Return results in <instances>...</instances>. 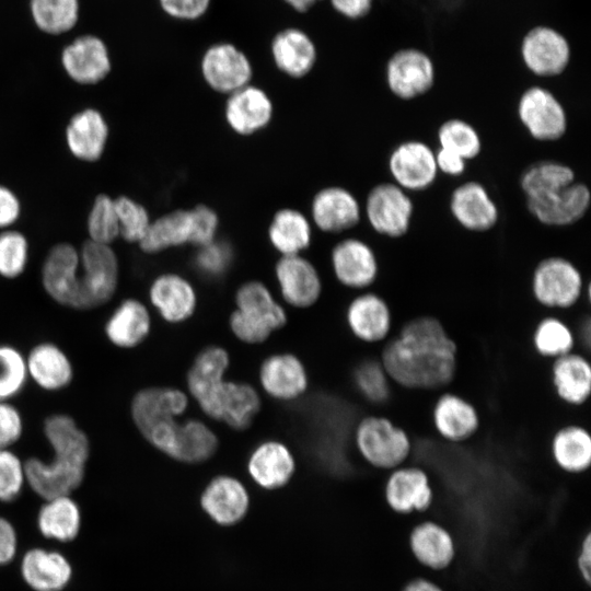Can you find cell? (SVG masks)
<instances>
[{
  "label": "cell",
  "mask_w": 591,
  "mask_h": 591,
  "mask_svg": "<svg viewBox=\"0 0 591 591\" xmlns=\"http://www.w3.org/2000/svg\"><path fill=\"white\" fill-rule=\"evenodd\" d=\"M224 119L240 136L265 129L274 117V103L263 89L247 84L227 95Z\"/></svg>",
  "instance_id": "20"
},
{
  "label": "cell",
  "mask_w": 591,
  "mask_h": 591,
  "mask_svg": "<svg viewBox=\"0 0 591 591\" xmlns=\"http://www.w3.org/2000/svg\"><path fill=\"white\" fill-rule=\"evenodd\" d=\"M531 346L540 358L552 361L576 350L577 338L573 328L564 317L546 313L532 329Z\"/></svg>",
  "instance_id": "39"
},
{
  "label": "cell",
  "mask_w": 591,
  "mask_h": 591,
  "mask_svg": "<svg viewBox=\"0 0 591 591\" xmlns=\"http://www.w3.org/2000/svg\"><path fill=\"white\" fill-rule=\"evenodd\" d=\"M440 148L462 157L465 161L475 159L482 150L477 130L467 121L451 118L441 124L437 132Z\"/></svg>",
  "instance_id": "47"
},
{
  "label": "cell",
  "mask_w": 591,
  "mask_h": 591,
  "mask_svg": "<svg viewBox=\"0 0 591 591\" xmlns=\"http://www.w3.org/2000/svg\"><path fill=\"white\" fill-rule=\"evenodd\" d=\"M218 444L216 433L205 422L183 420L172 459L188 464L201 463L216 453Z\"/></svg>",
  "instance_id": "44"
},
{
  "label": "cell",
  "mask_w": 591,
  "mask_h": 591,
  "mask_svg": "<svg viewBox=\"0 0 591 591\" xmlns=\"http://www.w3.org/2000/svg\"><path fill=\"white\" fill-rule=\"evenodd\" d=\"M354 442L361 457L379 470L392 471L404 465L413 452L409 432L384 415L362 417L355 426Z\"/></svg>",
  "instance_id": "5"
},
{
  "label": "cell",
  "mask_w": 591,
  "mask_h": 591,
  "mask_svg": "<svg viewBox=\"0 0 591 591\" xmlns=\"http://www.w3.org/2000/svg\"><path fill=\"white\" fill-rule=\"evenodd\" d=\"M114 201L119 235L126 242L139 244L152 221L148 210L144 206L128 196H119Z\"/></svg>",
  "instance_id": "50"
},
{
  "label": "cell",
  "mask_w": 591,
  "mask_h": 591,
  "mask_svg": "<svg viewBox=\"0 0 591 591\" xmlns=\"http://www.w3.org/2000/svg\"><path fill=\"white\" fill-rule=\"evenodd\" d=\"M21 573L35 591H60L70 581L72 568L60 553L33 548L23 556Z\"/></svg>",
  "instance_id": "35"
},
{
  "label": "cell",
  "mask_w": 591,
  "mask_h": 591,
  "mask_svg": "<svg viewBox=\"0 0 591 591\" xmlns=\"http://www.w3.org/2000/svg\"><path fill=\"white\" fill-rule=\"evenodd\" d=\"M201 74L216 92L231 94L251 84L253 69L246 55L229 43L209 47L201 58Z\"/></svg>",
  "instance_id": "16"
},
{
  "label": "cell",
  "mask_w": 591,
  "mask_h": 591,
  "mask_svg": "<svg viewBox=\"0 0 591 591\" xmlns=\"http://www.w3.org/2000/svg\"><path fill=\"white\" fill-rule=\"evenodd\" d=\"M373 0H331L333 9L348 20H360L367 16Z\"/></svg>",
  "instance_id": "58"
},
{
  "label": "cell",
  "mask_w": 591,
  "mask_h": 591,
  "mask_svg": "<svg viewBox=\"0 0 591 591\" xmlns=\"http://www.w3.org/2000/svg\"><path fill=\"white\" fill-rule=\"evenodd\" d=\"M275 276L282 299L291 306L305 309L322 294L321 276L311 260L300 255L280 256Z\"/></svg>",
  "instance_id": "19"
},
{
  "label": "cell",
  "mask_w": 591,
  "mask_h": 591,
  "mask_svg": "<svg viewBox=\"0 0 591 591\" xmlns=\"http://www.w3.org/2000/svg\"><path fill=\"white\" fill-rule=\"evenodd\" d=\"M188 407L187 394L172 386H148L136 392L130 417L139 433L154 449L172 459L182 421Z\"/></svg>",
  "instance_id": "3"
},
{
  "label": "cell",
  "mask_w": 591,
  "mask_h": 591,
  "mask_svg": "<svg viewBox=\"0 0 591 591\" xmlns=\"http://www.w3.org/2000/svg\"><path fill=\"white\" fill-rule=\"evenodd\" d=\"M299 12H304L318 0H285Z\"/></svg>",
  "instance_id": "63"
},
{
  "label": "cell",
  "mask_w": 591,
  "mask_h": 591,
  "mask_svg": "<svg viewBox=\"0 0 591 591\" xmlns=\"http://www.w3.org/2000/svg\"><path fill=\"white\" fill-rule=\"evenodd\" d=\"M331 264L336 279L345 287L364 290L379 276V263L372 247L357 237L338 242L331 252Z\"/></svg>",
  "instance_id": "18"
},
{
  "label": "cell",
  "mask_w": 591,
  "mask_h": 591,
  "mask_svg": "<svg viewBox=\"0 0 591 591\" xmlns=\"http://www.w3.org/2000/svg\"><path fill=\"white\" fill-rule=\"evenodd\" d=\"M551 456L558 468L581 474L591 465V433L582 424H564L549 438Z\"/></svg>",
  "instance_id": "33"
},
{
  "label": "cell",
  "mask_w": 591,
  "mask_h": 591,
  "mask_svg": "<svg viewBox=\"0 0 591 591\" xmlns=\"http://www.w3.org/2000/svg\"><path fill=\"white\" fill-rule=\"evenodd\" d=\"M80 311L100 308L116 293L119 281L118 258L111 247L91 240L79 251Z\"/></svg>",
  "instance_id": "7"
},
{
  "label": "cell",
  "mask_w": 591,
  "mask_h": 591,
  "mask_svg": "<svg viewBox=\"0 0 591 591\" xmlns=\"http://www.w3.org/2000/svg\"><path fill=\"white\" fill-rule=\"evenodd\" d=\"M309 217L294 208L276 211L267 229L271 246L281 255H300L312 242L313 229Z\"/></svg>",
  "instance_id": "36"
},
{
  "label": "cell",
  "mask_w": 591,
  "mask_h": 591,
  "mask_svg": "<svg viewBox=\"0 0 591 591\" xmlns=\"http://www.w3.org/2000/svg\"><path fill=\"white\" fill-rule=\"evenodd\" d=\"M271 55L277 68L291 78L306 76L316 61V48L301 30L279 32L271 43Z\"/></svg>",
  "instance_id": "37"
},
{
  "label": "cell",
  "mask_w": 591,
  "mask_h": 591,
  "mask_svg": "<svg viewBox=\"0 0 591 591\" xmlns=\"http://www.w3.org/2000/svg\"><path fill=\"white\" fill-rule=\"evenodd\" d=\"M555 397L567 407H582L591 396V363L579 350L556 358L549 364Z\"/></svg>",
  "instance_id": "22"
},
{
  "label": "cell",
  "mask_w": 591,
  "mask_h": 591,
  "mask_svg": "<svg viewBox=\"0 0 591 591\" xmlns=\"http://www.w3.org/2000/svg\"><path fill=\"white\" fill-rule=\"evenodd\" d=\"M576 182L575 171L557 161H538L523 171L521 188L526 200H540Z\"/></svg>",
  "instance_id": "41"
},
{
  "label": "cell",
  "mask_w": 591,
  "mask_h": 591,
  "mask_svg": "<svg viewBox=\"0 0 591 591\" xmlns=\"http://www.w3.org/2000/svg\"><path fill=\"white\" fill-rule=\"evenodd\" d=\"M384 83L399 100L412 101L421 97L436 85L433 62L419 49H399L386 61Z\"/></svg>",
  "instance_id": "10"
},
{
  "label": "cell",
  "mask_w": 591,
  "mask_h": 591,
  "mask_svg": "<svg viewBox=\"0 0 591 591\" xmlns=\"http://www.w3.org/2000/svg\"><path fill=\"white\" fill-rule=\"evenodd\" d=\"M346 324L358 340L369 345L383 344L395 327L391 304L371 291L362 292L349 302Z\"/></svg>",
  "instance_id": "15"
},
{
  "label": "cell",
  "mask_w": 591,
  "mask_h": 591,
  "mask_svg": "<svg viewBox=\"0 0 591 591\" xmlns=\"http://www.w3.org/2000/svg\"><path fill=\"white\" fill-rule=\"evenodd\" d=\"M591 193L583 183H572L540 200H526L530 213L541 223L566 227L581 220L590 208Z\"/></svg>",
  "instance_id": "27"
},
{
  "label": "cell",
  "mask_w": 591,
  "mask_h": 591,
  "mask_svg": "<svg viewBox=\"0 0 591 591\" xmlns=\"http://www.w3.org/2000/svg\"><path fill=\"white\" fill-rule=\"evenodd\" d=\"M410 548L421 564L432 569L447 567L454 555L450 534L432 522L421 523L414 529L410 534Z\"/></svg>",
  "instance_id": "42"
},
{
  "label": "cell",
  "mask_w": 591,
  "mask_h": 591,
  "mask_svg": "<svg viewBox=\"0 0 591 591\" xmlns=\"http://www.w3.org/2000/svg\"><path fill=\"white\" fill-rule=\"evenodd\" d=\"M162 9L171 16L195 20L208 9L210 0H160Z\"/></svg>",
  "instance_id": "56"
},
{
  "label": "cell",
  "mask_w": 591,
  "mask_h": 591,
  "mask_svg": "<svg viewBox=\"0 0 591 591\" xmlns=\"http://www.w3.org/2000/svg\"><path fill=\"white\" fill-rule=\"evenodd\" d=\"M28 379L40 390L59 392L73 381L74 367L68 354L56 343L39 341L25 355Z\"/></svg>",
  "instance_id": "23"
},
{
  "label": "cell",
  "mask_w": 591,
  "mask_h": 591,
  "mask_svg": "<svg viewBox=\"0 0 591 591\" xmlns=\"http://www.w3.org/2000/svg\"><path fill=\"white\" fill-rule=\"evenodd\" d=\"M389 170L396 185L413 192L430 187L438 174L434 152L419 140L397 144L390 154Z\"/></svg>",
  "instance_id": "17"
},
{
  "label": "cell",
  "mask_w": 591,
  "mask_h": 591,
  "mask_svg": "<svg viewBox=\"0 0 591 591\" xmlns=\"http://www.w3.org/2000/svg\"><path fill=\"white\" fill-rule=\"evenodd\" d=\"M28 243L19 231L0 233V276L7 279L20 277L27 265Z\"/></svg>",
  "instance_id": "51"
},
{
  "label": "cell",
  "mask_w": 591,
  "mask_h": 591,
  "mask_svg": "<svg viewBox=\"0 0 591 591\" xmlns=\"http://www.w3.org/2000/svg\"><path fill=\"white\" fill-rule=\"evenodd\" d=\"M518 116L530 136L537 141H556L567 131L566 109L558 97L543 84H532L520 95Z\"/></svg>",
  "instance_id": "9"
},
{
  "label": "cell",
  "mask_w": 591,
  "mask_h": 591,
  "mask_svg": "<svg viewBox=\"0 0 591 591\" xmlns=\"http://www.w3.org/2000/svg\"><path fill=\"white\" fill-rule=\"evenodd\" d=\"M531 293L548 313L566 312L575 308L584 293L582 274L565 257L543 258L532 273Z\"/></svg>",
  "instance_id": "6"
},
{
  "label": "cell",
  "mask_w": 591,
  "mask_h": 591,
  "mask_svg": "<svg viewBox=\"0 0 591 591\" xmlns=\"http://www.w3.org/2000/svg\"><path fill=\"white\" fill-rule=\"evenodd\" d=\"M384 493L389 506L401 513L428 509L433 496L426 471L405 465L391 471Z\"/></svg>",
  "instance_id": "31"
},
{
  "label": "cell",
  "mask_w": 591,
  "mask_h": 591,
  "mask_svg": "<svg viewBox=\"0 0 591 591\" xmlns=\"http://www.w3.org/2000/svg\"><path fill=\"white\" fill-rule=\"evenodd\" d=\"M24 433V418L11 401L0 402V449H12Z\"/></svg>",
  "instance_id": "54"
},
{
  "label": "cell",
  "mask_w": 591,
  "mask_h": 591,
  "mask_svg": "<svg viewBox=\"0 0 591 591\" xmlns=\"http://www.w3.org/2000/svg\"><path fill=\"white\" fill-rule=\"evenodd\" d=\"M66 73L77 83L95 84L111 71V58L105 43L94 36L84 35L67 45L61 54Z\"/></svg>",
  "instance_id": "25"
},
{
  "label": "cell",
  "mask_w": 591,
  "mask_h": 591,
  "mask_svg": "<svg viewBox=\"0 0 591 591\" xmlns=\"http://www.w3.org/2000/svg\"><path fill=\"white\" fill-rule=\"evenodd\" d=\"M403 591H442L438 586L434 583L424 580V579H417L408 583Z\"/></svg>",
  "instance_id": "62"
},
{
  "label": "cell",
  "mask_w": 591,
  "mask_h": 591,
  "mask_svg": "<svg viewBox=\"0 0 591 591\" xmlns=\"http://www.w3.org/2000/svg\"><path fill=\"white\" fill-rule=\"evenodd\" d=\"M194 222V237L192 245L205 246L217 240L219 217L213 208L207 205H196L190 208Z\"/></svg>",
  "instance_id": "55"
},
{
  "label": "cell",
  "mask_w": 591,
  "mask_h": 591,
  "mask_svg": "<svg viewBox=\"0 0 591 591\" xmlns=\"http://www.w3.org/2000/svg\"><path fill=\"white\" fill-rule=\"evenodd\" d=\"M204 511L220 525H233L247 512L250 498L244 485L228 475L213 477L200 497Z\"/></svg>",
  "instance_id": "30"
},
{
  "label": "cell",
  "mask_w": 591,
  "mask_h": 591,
  "mask_svg": "<svg viewBox=\"0 0 591 591\" xmlns=\"http://www.w3.org/2000/svg\"><path fill=\"white\" fill-rule=\"evenodd\" d=\"M148 297L158 314L171 324L187 321L197 308V293L193 283L175 273L157 276L150 283Z\"/></svg>",
  "instance_id": "24"
},
{
  "label": "cell",
  "mask_w": 591,
  "mask_h": 591,
  "mask_svg": "<svg viewBox=\"0 0 591 591\" xmlns=\"http://www.w3.org/2000/svg\"><path fill=\"white\" fill-rule=\"evenodd\" d=\"M260 398L254 386L228 380L221 399L220 421L234 430L248 428L260 409Z\"/></svg>",
  "instance_id": "43"
},
{
  "label": "cell",
  "mask_w": 591,
  "mask_h": 591,
  "mask_svg": "<svg viewBox=\"0 0 591 591\" xmlns=\"http://www.w3.org/2000/svg\"><path fill=\"white\" fill-rule=\"evenodd\" d=\"M229 366L228 351L220 346H209L195 357L187 372L186 383L190 396L204 414L215 420H220Z\"/></svg>",
  "instance_id": "8"
},
{
  "label": "cell",
  "mask_w": 591,
  "mask_h": 591,
  "mask_svg": "<svg viewBox=\"0 0 591 591\" xmlns=\"http://www.w3.org/2000/svg\"><path fill=\"white\" fill-rule=\"evenodd\" d=\"M434 158L438 172L441 171L450 176H459L465 171L466 161L456 153L440 148L434 153Z\"/></svg>",
  "instance_id": "60"
},
{
  "label": "cell",
  "mask_w": 591,
  "mask_h": 591,
  "mask_svg": "<svg viewBox=\"0 0 591 591\" xmlns=\"http://www.w3.org/2000/svg\"><path fill=\"white\" fill-rule=\"evenodd\" d=\"M235 305L229 318L230 328L245 344L264 343L287 323L285 309L259 280H250L239 287Z\"/></svg>",
  "instance_id": "4"
},
{
  "label": "cell",
  "mask_w": 591,
  "mask_h": 591,
  "mask_svg": "<svg viewBox=\"0 0 591 591\" xmlns=\"http://www.w3.org/2000/svg\"><path fill=\"white\" fill-rule=\"evenodd\" d=\"M578 568L587 583L591 580V536L588 534L583 541L578 558Z\"/></svg>",
  "instance_id": "61"
},
{
  "label": "cell",
  "mask_w": 591,
  "mask_h": 591,
  "mask_svg": "<svg viewBox=\"0 0 591 591\" xmlns=\"http://www.w3.org/2000/svg\"><path fill=\"white\" fill-rule=\"evenodd\" d=\"M107 137L108 126L103 115L94 108L74 114L66 128L70 152L85 162H94L102 157Z\"/></svg>",
  "instance_id": "34"
},
{
  "label": "cell",
  "mask_w": 591,
  "mask_h": 591,
  "mask_svg": "<svg viewBox=\"0 0 591 591\" xmlns=\"http://www.w3.org/2000/svg\"><path fill=\"white\" fill-rule=\"evenodd\" d=\"M382 345L380 361L402 390L439 392L456 378L459 345L437 316L422 314L406 320Z\"/></svg>",
  "instance_id": "1"
},
{
  "label": "cell",
  "mask_w": 591,
  "mask_h": 591,
  "mask_svg": "<svg viewBox=\"0 0 591 591\" xmlns=\"http://www.w3.org/2000/svg\"><path fill=\"white\" fill-rule=\"evenodd\" d=\"M364 212L376 233L397 239L409 230L414 204L406 190L395 183H381L370 189Z\"/></svg>",
  "instance_id": "11"
},
{
  "label": "cell",
  "mask_w": 591,
  "mask_h": 591,
  "mask_svg": "<svg viewBox=\"0 0 591 591\" xmlns=\"http://www.w3.org/2000/svg\"><path fill=\"white\" fill-rule=\"evenodd\" d=\"M86 225L91 241L111 245L119 236L114 199L105 194L97 195L90 210Z\"/></svg>",
  "instance_id": "49"
},
{
  "label": "cell",
  "mask_w": 591,
  "mask_h": 591,
  "mask_svg": "<svg viewBox=\"0 0 591 591\" xmlns=\"http://www.w3.org/2000/svg\"><path fill=\"white\" fill-rule=\"evenodd\" d=\"M198 250L196 266L206 276H220L229 267L232 255L225 244L216 240Z\"/></svg>",
  "instance_id": "53"
},
{
  "label": "cell",
  "mask_w": 591,
  "mask_h": 591,
  "mask_svg": "<svg viewBox=\"0 0 591 591\" xmlns=\"http://www.w3.org/2000/svg\"><path fill=\"white\" fill-rule=\"evenodd\" d=\"M27 381L25 355L13 345L0 344V402L16 397Z\"/></svg>",
  "instance_id": "48"
},
{
  "label": "cell",
  "mask_w": 591,
  "mask_h": 591,
  "mask_svg": "<svg viewBox=\"0 0 591 591\" xmlns=\"http://www.w3.org/2000/svg\"><path fill=\"white\" fill-rule=\"evenodd\" d=\"M21 212V206L15 194L5 186L0 185V228L14 223Z\"/></svg>",
  "instance_id": "57"
},
{
  "label": "cell",
  "mask_w": 591,
  "mask_h": 591,
  "mask_svg": "<svg viewBox=\"0 0 591 591\" xmlns=\"http://www.w3.org/2000/svg\"><path fill=\"white\" fill-rule=\"evenodd\" d=\"M16 533L12 524L0 517V566L10 563L16 553Z\"/></svg>",
  "instance_id": "59"
},
{
  "label": "cell",
  "mask_w": 591,
  "mask_h": 591,
  "mask_svg": "<svg viewBox=\"0 0 591 591\" xmlns=\"http://www.w3.org/2000/svg\"><path fill=\"white\" fill-rule=\"evenodd\" d=\"M310 220L325 233H341L356 227L361 219V207L347 188L327 186L312 198Z\"/></svg>",
  "instance_id": "21"
},
{
  "label": "cell",
  "mask_w": 591,
  "mask_h": 591,
  "mask_svg": "<svg viewBox=\"0 0 591 591\" xmlns=\"http://www.w3.org/2000/svg\"><path fill=\"white\" fill-rule=\"evenodd\" d=\"M430 419L433 431L444 441L455 444L476 436L482 417L477 406L454 391L441 392L432 403Z\"/></svg>",
  "instance_id": "14"
},
{
  "label": "cell",
  "mask_w": 591,
  "mask_h": 591,
  "mask_svg": "<svg viewBox=\"0 0 591 591\" xmlns=\"http://www.w3.org/2000/svg\"><path fill=\"white\" fill-rule=\"evenodd\" d=\"M30 8L35 25L50 35L70 31L79 18L78 0H31Z\"/></svg>",
  "instance_id": "45"
},
{
  "label": "cell",
  "mask_w": 591,
  "mask_h": 591,
  "mask_svg": "<svg viewBox=\"0 0 591 591\" xmlns=\"http://www.w3.org/2000/svg\"><path fill=\"white\" fill-rule=\"evenodd\" d=\"M258 378L263 390L279 401H293L300 397L309 384L303 362L289 352L267 357L259 367Z\"/></svg>",
  "instance_id": "26"
},
{
  "label": "cell",
  "mask_w": 591,
  "mask_h": 591,
  "mask_svg": "<svg viewBox=\"0 0 591 591\" xmlns=\"http://www.w3.org/2000/svg\"><path fill=\"white\" fill-rule=\"evenodd\" d=\"M40 533L59 542H69L77 537L81 526V511L70 495L45 500L37 518Z\"/></svg>",
  "instance_id": "40"
},
{
  "label": "cell",
  "mask_w": 591,
  "mask_h": 591,
  "mask_svg": "<svg viewBox=\"0 0 591 591\" xmlns=\"http://www.w3.org/2000/svg\"><path fill=\"white\" fill-rule=\"evenodd\" d=\"M193 237L194 222L190 209H176L151 221L138 245L147 254H157L171 247L192 244Z\"/></svg>",
  "instance_id": "38"
},
{
  "label": "cell",
  "mask_w": 591,
  "mask_h": 591,
  "mask_svg": "<svg viewBox=\"0 0 591 591\" xmlns=\"http://www.w3.org/2000/svg\"><path fill=\"white\" fill-rule=\"evenodd\" d=\"M525 69L541 80L561 76L570 62V46L558 32L546 26L530 30L520 48Z\"/></svg>",
  "instance_id": "13"
},
{
  "label": "cell",
  "mask_w": 591,
  "mask_h": 591,
  "mask_svg": "<svg viewBox=\"0 0 591 591\" xmlns=\"http://www.w3.org/2000/svg\"><path fill=\"white\" fill-rule=\"evenodd\" d=\"M352 378L356 390L371 405L382 406L392 398V390L395 385L380 359H366L358 363Z\"/></svg>",
  "instance_id": "46"
},
{
  "label": "cell",
  "mask_w": 591,
  "mask_h": 591,
  "mask_svg": "<svg viewBox=\"0 0 591 591\" xmlns=\"http://www.w3.org/2000/svg\"><path fill=\"white\" fill-rule=\"evenodd\" d=\"M26 484L25 463L12 449H0V501L16 499Z\"/></svg>",
  "instance_id": "52"
},
{
  "label": "cell",
  "mask_w": 591,
  "mask_h": 591,
  "mask_svg": "<svg viewBox=\"0 0 591 591\" xmlns=\"http://www.w3.org/2000/svg\"><path fill=\"white\" fill-rule=\"evenodd\" d=\"M45 293L57 304L80 311V256L69 243H58L48 252L40 271Z\"/></svg>",
  "instance_id": "12"
},
{
  "label": "cell",
  "mask_w": 591,
  "mask_h": 591,
  "mask_svg": "<svg viewBox=\"0 0 591 591\" xmlns=\"http://www.w3.org/2000/svg\"><path fill=\"white\" fill-rule=\"evenodd\" d=\"M450 210L457 223L472 232L493 229L499 218L496 202L487 189L475 181L463 183L452 192Z\"/></svg>",
  "instance_id": "28"
},
{
  "label": "cell",
  "mask_w": 591,
  "mask_h": 591,
  "mask_svg": "<svg viewBox=\"0 0 591 591\" xmlns=\"http://www.w3.org/2000/svg\"><path fill=\"white\" fill-rule=\"evenodd\" d=\"M152 328L148 306L136 298H126L115 306L104 323V335L108 343L120 349L141 345Z\"/></svg>",
  "instance_id": "29"
},
{
  "label": "cell",
  "mask_w": 591,
  "mask_h": 591,
  "mask_svg": "<svg viewBox=\"0 0 591 591\" xmlns=\"http://www.w3.org/2000/svg\"><path fill=\"white\" fill-rule=\"evenodd\" d=\"M296 470V460L290 449L277 440L258 444L247 461L252 479L262 488L277 489L285 486Z\"/></svg>",
  "instance_id": "32"
},
{
  "label": "cell",
  "mask_w": 591,
  "mask_h": 591,
  "mask_svg": "<svg viewBox=\"0 0 591 591\" xmlns=\"http://www.w3.org/2000/svg\"><path fill=\"white\" fill-rule=\"evenodd\" d=\"M43 434L51 450L45 460L24 461L26 484L43 499L71 495L81 486L91 454V442L77 420L65 413L47 416Z\"/></svg>",
  "instance_id": "2"
}]
</instances>
